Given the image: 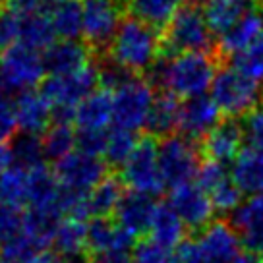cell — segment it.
<instances>
[{"label":"cell","instance_id":"cell-6","mask_svg":"<svg viewBox=\"0 0 263 263\" xmlns=\"http://www.w3.org/2000/svg\"><path fill=\"white\" fill-rule=\"evenodd\" d=\"M199 161L201 151L197 141L188 140L180 134L159 140V168L164 186L176 190L190 184L201 166Z\"/></svg>","mask_w":263,"mask_h":263},{"label":"cell","instance_id":"cell-47","mask_svg":"<svg viewBox=\"0 0 263 263\" xmlns=\"http://www.w3.org/2000/svg\"><path fill=\"white\" fill-rule=\"evenodd\" d=\"M168 263H201L196 238H190L188 236L182 244H178V246L174 248Z\"/></svg>","mask_w":263,"mask_h":263},{"label":"cell","instance_id":"cell-3","mask_svg":"<svg viewBox=\"0 0 263 263\" xmlns=\"http://www.w3.org/2000/svg\"><path fill=\"white\" fill-rule=\"evenodd\" d=\"M184 52H217L213 31L199 4L186 2L163 31V54L173 58Z\"/></svg>","mask_w":263,"mask_h":263},{"label":"cell","instance_id":"cell-14","mask_svg":"<svg viewBox=\"0 0 263 263\" xmlns=\"http://www.w3.org/2000/svg\"><path fill=\"white\" fill-rule=\"evenodd\" d=\"M244 124H240V120L234 118H224L199 141L201 157H207V161L221 164L236 161L244 149Z\"/></svg>","mask_w":263,"mask_h":263},{"label":"cell","instance_id":"cell-1","mask_svg":"<svg viewBox=\"0 0 263 263\" xmlns=\"http://www.w3.org/2000/svg\"><path fill=\"white\" fill-rule=\"evenodd\" d=\"M221 57L217 52H184L173 58L161 57L143 74L153 89L173 93L178 99H194L211 89Z\"/></svg>","mask_w":263,"mask_h":263},{"label":"cell","instance_id":"cell-58","mask_svg":"<svg viewBox=\"0 0 263 263\" xmlns=\"http://www.w3.org/2000/svg\"><path fill=\"white\" fill-rule=\"evenodd\" d=\"M259 110L263 112V95H261V103H259Z\"/></svg>","mask_w":263,"mask_h":263},{"label":"cell","instance_id":"cell-59","mask_svg":"<svg viewBox=\"0 0 263 263\" xmlns=\"http://www.w3.org/2000/svg\"><path fill=\"white\" fill-rule=\"evenodd\" d=\"M6 2H8V0H0V6H2V4H6ZM10 2H12V0H10Z\"/></svg>","mask_w":263,"mask_h":263},{"label":"cell","instance_id":"cell-30","mask_svg":"<svg viewBox=\"0 0 263 263\" xmlns=\"http://www.w3.org/2000/svg\"><path fill=\"white\" fill-rule=\"evenodd\" d=\"M54 25L50 20L49 12H33V14H24L22 20V35L20 43L29 47L33 50L45 52L50 45H54Z\"/></svg>","mask_w":263,"mask_h":263},{"label":"cell","instance_id":"cell-46","mask_svg":"<svg viewBox=\"0 0 263 263\" xmlns=\"http://www.w3.org/2000/svg\"><path fill=\"white\" fill-rule=\"evenodd\" d=\"M17 128L20 126H17L14 103H10V101L0 103V143H6L10 138H14Z\"/></svg>","mask_w":263,"mask_h":263},{"label":"cell","instance_id":"cell-19","mask_svg":"<svg viewBox=\"0 0 263 263\" xmlns=\"http://www.w3.org/2000/svg\"><path fill=\"white\" fill-rule=\"evenodd\" d=\"M17 126L24 134L39 136L52 126V105L45 99L41 91L20 93L14 103Z\"/></svg>","mask_w":263,"mask_h":263},{"label":"cell","instance_id":"cell-36","mask_svg":"<svg viewBox=\"0 0 263 263\" xmlns=\"http://www.w3.org/2000/svg\"><path fill=\"white\" fill-rule=\"evenodd\" d=\"M76 136H78V132L74 130V126L52 124L49 130L43 134L45 157L57 163L66 155H70L76 147Z\"/></svg>","mask_w":263,"mask_h":263},{"label":"cell","instance_id":"cell-12","mask_svg":"<svg viewBox=\"0 0 263 263\" xmlns=\"http://www.w3.org/2000/svg\"><path fill=\"white\" fill-rule=\"evenodd\" d=\"M196 242L201 263H234L240 255V236L224 219H217L201 230Z\"/></svg>","mask_w":263,"mask_h":263},{"label":"cell","instance_id":"cell-29","mask_svg":"<svg viewBox=\"0 0 263 263\" xmlns=\"http://www.w3.org/2000/svg\"><path fill=\"white\" fill-rule=\"evenodd\" d=\"M58 196H60V184L49 166L41 164V166L29 171V180H27V203H29V207H57V209H60Z\"/></svg>","mask_w":263,"mask_h":263},{"label":"cell","instance_id":"cell-43","mask_svg":"<svg viewBox=\"0 0 263 263\" xmlns=\"http://www.w3.org/2000/svg\"><path fill=\"white\" fill-rule=\"evenodd\" d=\"M132 257L136 259V263H168L171 261L168 250L163 248L161 244H157L155 240L149 238V236L147 238L136 240Z\"/></svg>","mask_w":263,"mask_h":263},{"label":"cell","instance_id":"cell-25","mask_svg":"<svg viewBox=\"0 0 263 263\" xmlns=\"http://www.w3.org/2000/svg\"><path fill=\"white\" fill-rule=\"evenodd\" d=\"M188 227L184 224L178 213L168 201L157 203L153 222H151V238L163 248H176L188 238Z\"/></svg>","mask_w":263,"mask_h":263},{"label":"cell","instance_id":"cell-41","mask_svg":"<svg viewBox=\"0 0 263 263\" xmlns=\"http://www.w3.org/2000/svg\"><path fill=\"white\" fill-rule=\"evenodd\" d=\"M232 64L238 70H242L246 76H250L252 80L263 85V35L250 49L232 58Z\"/></svg>","mask_w":263,"mask_h":263},{"label":"cell","instance_id":"cell-42","mask_svg":"<svg viewBox=\"0 0 263 263\" xmlns=\"http://www.w3.org/2000/svg\"><path fill=\"white\" fill-rule=\"evenodd\" d=\"M209 199L213 203V209H217L219 213H230L240 205L242 192L232 178H227L209 194Z\"/></svg>","mask_w":263,"mask_h":263},{"label":"cell","instance_id":"cell-38","mask_svg":"<svg viewBox=\"0 0 263 263\" xmlns=\"http://www.w3.org/2000/svg\"><path fill=\"white\" fill-rule=\"evenodd\" d=\"M22 20H24V14L12 4L0 6V54H4L6 50L20 43Z\"/></svg>","mask_w":263,"mask_h":263},{"label":"cell","instance_id":"cell-15","mask_svg":"<svg viewBox=\"0 0 263 263\" xmlns=\"http://www.w3.org/2000/svg\"><path fill=\"white\" fill-rule=\"evenodd\" d=\"M221 122V110L211 97H194L182 101L178 134L192 141H199Z\"/></svg>","mask_w":263,"mask_h":263},{"label":"cell","instance_id":"cell-39","mask_svg":"<svg viewBox=\"0 0 263 263\" xmlns=\"http://www.w3.org/2000/svg\"><path fill=\"white\" fill-rule=\"evenodd\" d=\"M39 252L41 248L22 232L0 246V263H31Z\"/></svg>","mask_w":263,"mask_h":263},{"label":"cell","instance_id":"cell-32","mask_svg":"<svg viewBox=\"0 0 263 263\" xmlns=\"http://www.w3.org/2000/svg\"><path fill=\"white\" fill-rule=\"evenodd\" d=\"M252 8L246 0H211L205 6V20L213 35L221 37Z\"/></svg>","mask_w":263,"mask_h":263},{"label":"cell","instance_id":"cell-31","mask_svg":"<svg viewBox=\"0 0 263 263\" xmlns=\"http://www.w3.org/2000/svg\"><path fill=\"white\" fill-rule=\"evenodd\" d=\"M54 31L64 41H78L83 35V4L82 0H60L50 8Z\"/></svg>","mask_w":263,"mask_h":263},{"label":"cell","instance_id":"cell-48","mask_svg":"<svg viewBox=\"0 0 263 263\" xmlns=\"http://www.w3.org/2000/svg\"><path fill=\"white\" fill-rule=\"evenodd\" d=\"M244 130H246L248 140L252 141V145L263 151V112L254 110L244 120Z\"/></svg>","mask_w":263,"mask_h":263},{"label":"cell","instance_id":"cell-35","mask_svg":"<svg viewBox=\"0 0 263 263\" xmlns=\"http://www.w3.org/2000/svg\"><path fill=\"white\" fill-rule=\"evenodd\" d=\"M12 155L14 164L22 166L25 171H33L37 166L45 164V147H43V138L33 136V134H20L12 141Z\"/></svg>","mask_w":263,"mask_h":263},{"label":"cell","instance_id":"cell-9","mask_svg":"<svg viewBox=\"0 0 263 263\" xmlns=\"http://www.w3.org/2000/svg\"><path fill=\"white\" fill-rule=\"evenodd\" d=\"M120 176L126 186L136 192L147 196L161 194L164 190V182L159 168V140L147 134L140 138L128 163L124 164Z\"/></svg>","mask_w":263,"mask_h":263},{"label":"cell","instance_id":"cell-34","mask_svg":"<svg viewBox=\"0 0 263 263\" xmlns=\"http://www.w3.org/2000/svg\"><path fill=\"white\" fill-rule=\"evenodd\" d=\"M138 141L140 140L134 136V132L122 130V128H115L112 132H108L107 149H105V155H103L108 168L115 171V173L116 168H124V164L128 163V159L134 153Z\"/></svg>","mask_w":263,"mask_h":263},{"label":"cell","instance_id":"cell-5","mask_svg":"<svg viewBox=\"0 0 263 263\" xmlns=\"http://www.w3.org/2000/svg\"><path fill=\"white\" fill-rule=\"evenodd\" d=\"M83 39L95 60L107 57L108 47L126 20L128 0H82Z\"/></svg>","mask_w":263,"mask_h":263},{"label":"cell","instance_id":"cell-49","mask_svg":"<svg viewBox=\"0 0 263 263\" xmlns=\"http://www.w3.org/2000/svg\"><path fill=\"white\" fill-rule=\"evenodd\" d=\"M87 263H132L128 250H107L99 254H83Z\"/></svg>","mask_w":263,"mask_h":263},{"label":"cell","instance_id":"cell-55","mask_svg":"<svg viewBox=\"0 0 263 263\" xmlns=\"http://www.w3.org/2000/svg\"><path fill=\"white\" fill-rule=\"evenodd\" d=\"M250 6H254V8H257V6H261V0H246Z\"/></svg>","mask_w":263,"mask_h":263},{"label":"cell","instance_id":"cell-2","mask_svg":"<svg viewBox=\"0 0 263 263\" xmlns=\"http://www.w3.org/2000/svg\"><path fill=\"white\" fill-rule=\"evenodd\" d=\"M163 54V31L126 17L108 47L107 57L136 76H143Z\"/></svg>","mask_w":263,"mask_h":263},{"label":"cell","instance_id":"cell-26","mask_svg":"<svg viewBox=\"0 0 263 263\" xmlns=\"http://www.w3.org/2000/svg\"><path fill=\"white\" fill-rule=\"evenodd\" d=\"M112 122V93L97 89L76 108L78 130H105Z\"/></svg>","mask_w":263,"mask_h":263},{"label":"cell","instance_id":"cell-45","mask_svg":"<svg viewBox=\"0 0 263 263\" xmlns=\"http://www.w3.org/2000/svg\"><path fill=\"white\" fill-rule=\"evenodd\" d=\"M229 178V174L224 171V164L215 163V161H205L201 163L199 171L196 174V182L197 186L203 190L205 194H211L221 182H224Z\"/></svg>","mask_w":263,"mask_h":263},{"label":"cell","instance_id":"cell-53","mask_svg":"<svg viewBox=\"0 0 263 263\" xmlns=\"http://www.w3.org/2000/svg\"><path fill=\"white\" fill-rule=\"evenodd\" d=\"M234 263H263V257L254 254V252H250V250H246V252H240V255L236 257Z\"/></svg>","mask_w":263,"mask_h":263},{"label":"cell","instance_id":"cell-7","mask_svg":"<svg viewBox=\"0 0 263 263\" xmlns=\"http://www.w3.org/2000/svg\"><path fill=\"white\" fill-rule=\"evenodd\" d=\"M155 101V89L143 76H134L112 93V122L116 128L138 132L145 128L149 110Z\"/></svg>","mask_w":263,"mask_h":263},{"label":"cell","instance_id":"cell-57","mask_svg":"<svg viewBox=\"0 0 263 263\" xmlns=\"http://www.w3.org/2000/svg\"><path fill=\"white\" fill-rule=\"evenodd\" d=\"M72 263H87V259H85V255H83V257H82V259H80V261H76V259H74V261H72Z\"/></svg>","mask_w":263,"mask_h":263},{"label":"cell","instance_id":"cell-50","mask_svg":"<svg viewBox=\"0 0 263 263\" xmlns=\"http://www.w3.org/2000/svg\"><path fill=\"white\" fill-rule=\"evenodd\" d=\"M60 0H12L10 4L22 14H33V12H47L52 6H57Z\"/></svg>","mask_w":263,"mask_h":263},{"label":"cell","instance_id":"cell-20","mask_svg":"<svg viewBox=\"0 0 263 263\" xmlns=\"http://www.w3.org/2000/svg\"><path fill=\"white\" fill-rule=\"evenodd\" d=\"M232 227L246 250L263 257V196H254L232 215Z\"/></svg>","mask_w":263,"mask_h":263},{"label":"cell","instance_id":"cell-11","mask_svg":"<svg viewBox=\"0 0 263 263\" xmlns=\"http://www.w3.org/2000/svg\"><path fill=\"white\" fill-rule=\"evenodd\" d=\"M52 173L62 188L80 192V194H89L107 174L115 171H110L105 159L101 157H91L82 151H72L70 155L54 163Z\"/></svg>","mask_w":263,"mask_h":263},{"label":"cell","instance_id":"cell-28","mask_svg":"<svg viewBox=\"0 0 263 263\" xmlns=\"http://www.w3.org/2000/svg\"><path fill=\"white\" fill-rule=\"evenodd\" d=\"M126 192H128L126 190V182L122 180L120 174L116 173L107 174L89 192V197H87L89 213L93 217H112Z\"/></svg>","mask_w":263,"mask_h":263},{"label":"cell","instance_id":"cell-51","mask_svg":"<svg viewBox=\"0 0 263 263\" xmlns=\"http://www.w3.org/2000/svg\"><path fill=\"white\" fill-rule=\"evenodd\" d=\"M14 166V155H12V147L6 143H0V176L6 173L8 168Z\"/></svg>","mask_w":263,"mask_h":263},{"label":"cell","instance_id":"cell-4","mask_svg":"<svg viewBox=\"0 0 263 263\" xmlns=\"http://www.w3.org/2000/svg\"><path fill=\"white\" fill-rule=\"evenodd\" d=\"M261 83L252 80L234 64L221 66L211 85V99L227 118H246L261 103Z\"/></svg>","mask_w":263,"mask_h":263},{"label":"cell","instance_id":"cell-16","mask_svg":"<svg viewBox=\"0 0 263 263\" xmlns=\"http://www.w3.org/2000/svg\"><path fill=\"white\" fill-rule=\"evenodd\" d=\"M157 203L151 196L141 194L136 190H128L124 194L122 201L118 203L115 211L116 221L120 222L124 230H128L134 238H147V232L151 230L153 215H155Z\"/></svg>","mask_w":263,"mask_h":263},{"label":"cell","instance_id":"cell-37","mask_svg":"<svg viewBox=\"0 0 263 263\" xmlns=\"http://www.w3.org/2000/svg\"><path fill=\"white\" fill-rule=\"evenodd\" d=\"M27 180H29V171L22 166H12L0 176V194L2 197L12 203V205L22 207L27 203Z\"/></svg>","mask_w":263,"mask_h":263},{"label":"cell","instance_id":"cell-18","mask_svg":"<svg viewBox=\"0 0 263 263\" xmlns=\"http://www.w3.org/2000/svg\"><path fill=\"white\" fill-rule=\"evenodd\" d=\"M49 76H70L95 62L91 49L82 41H57L43 52Z\"/></svg>","mask_w":263,"mask_h":263},{"label":"cell","instance_id":"cell-24","mask_svg":"<svg viewBox=\"0 0 263 263\" xmlns=\"http://www.w3.org/2000/svg\"><path fill=\"white\" fill-rule=\"evenodd\" d=\"M232 180L236 182L242 194H263V151L248 145L242 149L238 159L234 161Z\"/></svg>","mask_w":263,"mask_h":263},{"label":"cell","instance_id":"cell-8","mask_svg":"<svg viewBox=\"0 0 263 263\" xmlns=\"http://www.w3.org/2000/svg\"><path fill=\"white\" fill-rule=\"evenodd\" d=\"M45 74L47 68L43 62V52L29 49L22 43L0 54V78L8 93L33 91L35 85L45 82Z\"/></svg>","mask_w":263,"mask_h":263},{"label":"cell","instance_id":"cell-21","mask_svg":"<svg viewBox=\"0 0 263 263\" xmlns=\"http://www.w3.org/2000/svg\"><path fill=\"white\" fill-rule=\"evenodd\" d=\"M182 101L173 93L159 91L153 101V107L149 110L145 130L147 136H153L155 140H164L178 134V120H180Z\"/></svg>","mask_w":263,"mask_h":263},{"label":"cell","instance_id":"cell-40","mask_svg":"<svg viewBox=\"0 0 263 263\" xmlns=\"http://www.w3.org/2000/svg\"><path fill=\"white\" fill-rule=\"evenodd\" d=\"M24 211L22 207L8 203L0 194V244L16 238L24 230Z\"/></svg>","mask_w":263,"mask_h":263},{"label":"cell","instance_id":"cell-52","mask_svg":"<svg viewBox=\"0 0 263 263\" xmlns=\"http://www.w3.org/2000/svg\"><path fill=\"white\" fill-rule=\"evenodd\" d=\"M31 263H64V257L58 254L57 250H43L33 257Z\"/></svg>","mask_w":263,"mask_h":263},{"label":"cell","instance_id":"cell-54","mask_svg":"<svg viewBox=\"0 0 263 263\" xmlns=\"http://www.w3.org/2000/svg\"><path fill=\"white\" fill-rule=\"evenodd\" d=\"M4 101H8V89H6V85L0 78V103H4Z\"/></svg>","mask_w":263,"mask_h":263},{"label":"cell","instance_id":"cell-17","mask_svg":"<svg viewBox=\"0 0 263 263\" xmlns=\"http://www.w3.org/2000/svg\"><path fill=\"white\" fill-rule=\"evenodd\" d=\"M263 35V8H252L246 12L238 24H234L229 31L219 37L217 41V54L221 60H232L242 54Z\"/></svg>","mask_w":263,"mask_h":263},{"label":"cell","instance_id":"cell-13","mask_svg":"<svg viewBox=\"0 0 263 263\" xmlns=\"http://www.w3.org/2000/svg\"><path fill=\"white\" fill-rule=\"evenodd\" d=\"M168 203L196 236L213 222V203L197 184H186L173 190Z\"/></svg>","mask_w":263,"mask_h":263},{"label":"cell","instance_id":"cell-56","mask_svg":"<svg viewBox=\"0 0 263 263\" xmlns=\"http://www.w3.org/2000/svg\"><path fill=\"white\" fill-rule=\"evenodd\" d=\"M190 2H194V4H199V2H207V4H209L211 0H190Z\"/></svg>","mask_w":263,"mask_h":263},{"label":"cell","instance_id":"cell-44","mask_svg":"<svg viewBox=\"0 0 263 263\" xmlns=\"http://www.w3.org/2000/svg\"><path fill=\"white\" fill-rule=\"evenodd\" d=\"M108 134L105 130H78L76 136V147L85 155L101 157L107 149Z\"/></svg>","mask_w":263,"mask_h":263},{"label":"cell","instance_id":"cell-33","mask_svg":"<svg viewBox=\"0 0 263 263\" xmlns=\"http://www.w3.org/2000/svg\"><path fill=\"white\" fill-rule=\"evenodd\" d=\"M87 246V227L78 219H66L60 222L54 236V248L62 257H82Z\"/></svg>","mask_w":263,"mask_h":263},{"label":"cell","instance_id":"cell-10","mask_svg":"<svg viewBox=\"0 0 263 263\" xmlns=\"http://www.w3.org/2000/svg\"><path fill=\"white\" fill-rule=\"evenodd\" d=\"M99 68L97 62L70 76H49L41 83V93L52 108H78V105L97 91Z\"/></svg>","mask_w":263,"mask_h":263},{"label":"cell","instance_id":"cell-27","mask_svg":"<svg viewBox=\"0 0 263 263\" xmlns=\"http://www.w3.org/2000/svg\"><path fill=\"white\" fill-rule=\"evenodd\" d=\"M62 213L57 207H29L24 215V232L25 236L41 248H47L54 242V236L60 227Z\"/></svg>","mask_w":263,"mask_h":263},{"label":"cell","instance_id":"cell-22","mask_svg":"<svg viewBox=\"0 0 263 263\" xmlns=\"http://www.w3.org/2000/svg\"><path fill=\"white\" fill-rule=\"evenodd\" d=\"M132 240L134 236L120 227V222L115 217H95L87 227L85 254H99L107 250H128Z\"/></svg>","mask_w":263,"mask_h":263},{"label":"cell","instance_id":"cell-23","mask_svg":"<svg viewBox=\"0 0 263 263\" xmlns=\"http://www.w3.org/2000/svg\"><path fill=\"white\" fill-rule=\"evenodd\" d=\"M184 4L186 0H128L126 12L134 20L155 27L157 31H164Z\"/></svg>","mask_w":263,"mask_h":263},{"label":"cell","instance_id":"cell-60","mask_svg":"<svg viewBox=\"0 0 263 263\" xmlns=\"http://www.w3.org/2000/svg\"><path fill=\"white\" fill-rule=\"evenodd\" d=\"M261 6H263V0H261Z\"/></svg>","mask_w":263,"mask_h":263}]
</instances>
